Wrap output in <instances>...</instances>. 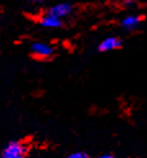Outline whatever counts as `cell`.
Masks as SVG:
<instances>
[{"label": "cell", "mask_w": 147, "mask_h": 158, "mask_svg": "<svg viewBox=\"0 0 147 158\" xmlns=\"http://www.w3.org/2000/svg\"><path fill=\"white\" fill-rule=\"evenodd\" d=\"M27 147L21 140L9 141L2 152V158H26Z\"/></svg>", "instance_id": "6da1fadb"}, {"label": "cell", "mask_w": 147, "mask_h": 158, "mask_svg": "<svg viewBox=\"0 0 147 158\" xmlns=\"http://www.w3.org/2000/svg\"><path fill=\"white\" fill-rule=\"evenodd\" d=\"M31 53L34 54V57H36L39 59H48V58L53 57L54 48L48 43L36 41L31 45Z\"/></svg>", "instance_id": "7a4b0ae2"}, {"label": "cell", "mask_w": 147, "mask_h": 158, "mask_svg": "<svg viewBox=\"0 0 147 158\" xmlns=\"http://www.w3.org/2000/svg\"><path fill=\"white\" fill-rule=\"evenodd\" d=\"M121 45H123V41H121L120 37H118V36H108V37H105L103 40L99 43L98 50L103 52V53L112 52V50H116V49L121 48Z\"/></svg>", "instance_id": "3957f363"}, {"label": "cell", "mask_w": 147, "mask_h": 158, "mask_svg": "<svg viewBox=\"0 0 147 158\" xmlns=\"http://www.w3.org/2000/svg\"><path fill=\"white\" fill-rule=\"evenodd\" d=\"M40 25L41 27L44 28H59L62 27V25H63V19L57 17V15H54L52 13H48L46 12L45 14L41 15V18H40Z\"/></svg>", "instance_id": "277c9868"}, {"label": "cell", "mask_w": 147, "mask_h": 158, "mask_svg": "<svg viewBox=\"0 0 147 158\" xmlns=\"http://www.w3.org/2000/svg\"><path fill=\"white\" fill-rule=\"evenodd\" d=\"M48 13H52V14L57 15V17L63 19L72 13V5L70 3H58L56 5L50 6L48 9Z\"/></svg>", "instance_id": "5b68a950"}, {"label": "cell", "mask_w": 147, "mask_h": 158, "mask_svg": "<svg viewBox=\"0 0 147 158\" xmlns=\"http://www.w3.org/2000/svg\"><path fill=\"white\" fill-rule=\"evenodd\" d=\"M141 21L142 18L139 17L137 14H130V15H127L121 19V27L125 28L127 31H134L138 28V26L141 25Z\"/></svg>", "instance_id": "8992f818"}, {"label": "cell", "mask_w": 147, "mask_h": 158, "mask_svg": "<svg viewBox=\"0 0 147 158\" xmlns=\"http://www.w3.org/2000/svg\"><path fill=\"white\" fill-rule=\"evenodd\" d=\"M66 158H89L87 153H84V152H74L71 154H68Z\"/></svg>", "instance_id": "52a82bcc"}, {"label": "cell", "mask_w": 147, "mask_h": 158, "mask_svg": "<svg viewBox=\"0 0 147 158\" xmlns=\"http://www.w3.org/2000/svg\"><path fill=\"white\" fill-rule=\"evenodd\" d=\"M96 158H115V157L112 154H101V156H98Z\"/></svg>", "instance_id": "ba28073f"}, {"label": "cell", "mask_w": 147, "mask_h": 158, "mask_svg": "<svg viewBox=\"0 0 147 158\" xmlns=\"http://www.w3.org/2000/svg\"><path fill=\"white\" fill-rule=\"evenodd\" d=\"M124 4H125L127 6H130V5L134 4V0H125V2H124Z\"/></svg>", "instance_id": "9c48e42d"}, {"label": "cell", "mask_w": 147, "mask_h": 158, "mask_svg": "<svg viewBox=\"0 0 147 158\" xmlns=\"http://www.w3.org/2000/svg\"><path fill=\"white\" fill-rule=\"evenodd\" d=\"M28 3H32V4H39V3H43L44 0H27Z\"/></svg>", "instance_id": "30bf717a"}]
</instances>
